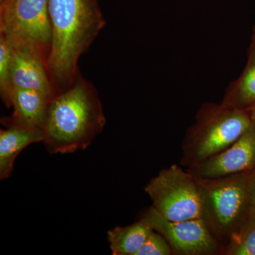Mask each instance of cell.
<instances>
[{
    "label": "cell",
    "mask_w": 255,
    "mask_h": 255,
    "mask_svg": "<svg viewBox=\"0 0 255 255\" xmlns=\"http://www.w3.org/2000/svg\"><path fill=\"white\" fill-rule=\"evenodd\" d=\"M53 43L47 68L57 95L80 73L78 61L106 25L99 0H48Z\"/></svg>",
    "instance_id": "6da1fadb"
},
{
    "label": "cell",
    "mask_w": 255,
    "mask_h": 255,
    "mask_svg": "<svg viewBox=\"0 0 255 255\" xmlns=\"http://www.w3.org/2000/svg\"><path fill=\"white\" fill-rule=\"evenodd\" d=\"M106 124L98 92L80 73L50 101L43 144L51 154L73 153L90 145Z\"/></svg>",
    "instance_id": "7a4b0ae2"
},
{
    "label": "cell",
    "mask_w": 255,
    "mask_h": 255,
    "mask_svg": "<svg viewBox=\"0 0 255 255\" xmlns=\"http://www.w3.org/2000/svg\"><path fill=\"white\" fill-rule=\"evenodd\" d=\"M252 125L248 111L215 102L202 105L182 143L181 164L188 168L234 143Z\"/></svg>",
    "instance_id": "3957f363"
},
{
    "label": "cell",
    "mask_w": 255,
    "mask_h": 255,
    "mask_svg": "<svg viewBox=\"0 0 255 255\" xmlns=\"http://www.w3.org/2000/svg\"><path fill=\"white\" fill-rule=\"evenodd\" d=\"M195 178L202 199V219L223 247L251 213L248 173Z\"/></svg>",
    "instance_id": "277c9868"
},
{
    "label": "cell",
    "mask_w": 255,
    "mask_h": 255,
    "mask_svg": "<svg viewBox=\"0 0 255 255\" xmlns=\"http://www.w3.org/2000/svg\"><path fill=\"white\" fill-rule=\"evenodd\" d=\"M0 35L15 48L29 50L48 63L53 31L48 0H0Z\"/></svg>",
    "instance_id": "5b68a950"
},
{
    "label": "cell",
    "mask_w": 255,
    "mask_h": 255,
    "mask_svg": "<svg viewBox=\"0 0 255 255\" xmlns=\"http://www.w3.org/2000/svg\"><path fill=\"white\" fill-rule=\"evenodd\" d=\"M152 207L172 221L199 219L203 203L196 178L177 164L162 169L145 187Z\"/></svg>",
    "instance_id": "8992f818"
},
{
    "label": "cell",
    "mask_w": 255,
    "mask_h": 255,
    "mask_svg": "<svg viewBox=\"0 0 255 255\" xmlns=\"http://www.w3.org/2000/svg\"><path fill=\"white\" fill-rule=\"evenodd\" d=\"M141 219L167 240L173 253L183 255L221 254V243L202 218L169 221L151 206L146 210Z\"/></svg>",
    "instance_id": "52a82bcc"
},
{
    "label": "cell",
    "mask_w": 255,
    "mask_h": 255,
    "mask_svg": "<svg viewBox=\"0 0 255 255\" xmlns=\"http://www.w3.org/2000/svg\"><path fill=\"white\" fill-rule=\"evenodd\" d=\"M255 168V128L253 125L234 143L217 155L188 168L194 177L211 179L248 173Z\"/></svg>",
    "instance_id": "ba28073f"
},
{
    "label": "cell",
    "mask_w": 255,
    "mask_h": 255,
    "mask_svg": "<svg viewBox=\"0 0 255 255\" xmlns=\"http://www.w3.org/2000/svg\"><path fill=\"white\" fill-rule=\"evenodd\" d=\"M11 80L13 88L35 90L50 100L57 95L46 64L34 53L24 48L14 47Z\"/></svg>",
    "instance_id": "9c48e42d"
},
{
    "label": "cell",
    "mask_w": 255,
    "mask_h": 255,
    "mask_svg": "<svg viewBox=\"0 0 255 255\" xmlns=\"http://www.w3.org/2000/svg\"><path fill=\"white\" fill-rule=\"evenodd\" d=\"M51 100L41 92L14 87L11 95L13 113L1 119V123L6 127L17 126L43 131Z\"/></svg>",
    "instance_id": "30bf717a"
},
{
    "label": "cell",
    "mask_w": 255,
    "mask_h": 255,
    "mask_svg": "<svg viewBox=\"0 0 255 255\" xmlns=\"http://www.w3.org/2000/svg\"><path fill=\"white\" fill-rule=\"evenodd\" d=\"M43 131L17 126H10L0 130V179L12 174L18 154L27 146L43 142Z\"/></svg>",
    "instance_id": "8fae6325"
},
{
    "label": "cell",
    "mask_w": 255,
    "mask_h": 255,
    "mask_svg": "<svg viewBox=\"0 0 255 255\" xmlns=\"http://www.w3.org/2000/svg\"><path fill=\"white\" fill-rule=\"evenodd\" d=\"M224 105L248 110L255 105V26L243 73L228 85L222 100Z\"/></svg>",
    "instance_id": "7c38bea8"
},
{
    "label": "cell",
    "mask_w": 255,
    "mask_h": 255,
    "mask_svg": "<svg viewBox=\"0 0 255 255\" xmlns=\"http://www.w3.org/2000/svg\"><path fill=\"white\" fill-rule=\"evenodd\" d=\"M152 231L142 219L129 226L110 230L107 237L112 255H136Z\"/></svg>",
    "instance_id": "4fadbf2b"
},
{
    "label": "cell",
    "mask_w": 255,
    "mask_h": 255,
    "mask_svg": "<svg viewBox=\"0 0 255 255\" xmlns=\"http://www.w3.org/2000/svg\"><path fill=\"white\" fill-rule=\"evenodd\" d=\"M221 254L255 255V215L250 213L222 247Z\"/></svg>",
    "instance_id": "5bb4252c"
},
{
    "label": "cell",
    "mask_w": 255,
    "mask_h": 255,
    "mask_svg": "<svg viewBox=\"0 0 255 255\" xmlns=\"http://www.w3.org/2000/svg\"><path fill=\"white\" fill-rule=\"evenodd\" d=\"M14 46L4 36L0 35V94L1 100L6 107H11V60Z\"/></svg>",
    "instance_id": "9a60e30c"
},
{
    "label": "cell",
    "mask_w": 255,
    "mask_h": 255,
    "mask_svg": "<svg viewBox=\"0 0 255 255\" xmlns=\"http://www.w3.org/2000/svg\"><path fill=\"white\" fill-rule=\"evenodd\" d=\"M173 254L168 242L159 233L152 231L136 255H170Z\"/></svg>",
    "instance_id": "2e32d148"
},
{
    "label": "cell",
    "mask_w": 255,
    "mask_h": 255,
    "mask_svg": "<svg viewBox=\"0 0 255 255\" xmlns=\"http://www.w3.org/2000/svg\"><path fill=\"white\" fill-rule=\"evenodd\" d=\"M248 185L251 213L255 215V168L248 173Z\"/></svg>",
    "instance_id": "e0dca14e"
},
{
    "label": "cell",
    "mask_w": 255,
    "mask_h": 255,
    "mask_svg": "<svg viewBox=\"0 0 255 255\" xmlns=\"http://www.w3.org/2000/svg\"><path fill=\"white\" fill-rule=\"evenodd\" d=\"M247 111H248L250 117H251L252 125L255 128V105Z\"/></svg>",
    "instance_id": "ac0fdd59"
}]
</instances>
